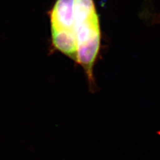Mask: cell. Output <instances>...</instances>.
<instances>
[{"label":"cell","instance_id":"1","mask_svg":"<svg viewBox=\"0 0 160 160\" xmlns=\"http://www.w3.org/2000/svg\"><path fill=\"white\" fill-rule=\"evenodd\" d=\"M77 62L83 68L91 91L96 90L94 68L99 57L102 33L94 0L75 1Z\"/></svg>","mask_w":160,"mask_h":160},{"label":"cell","instance_id":"2","mask_svg":"<svg viewBox=\"0 0 160 160\" xmlns=\"http://www.w3.org/2000/svg\"><path fill=\"white\" fill-rule=\"evenodd\" d=\"M75 0H56L48 12L51 30L50 52H60L77 61Z\"/></svg>","mask_w":160,"mask_h":160},{"label":"cell","instance_id":"3","mask_svg":"<svg viewBox=\"0 0 160 160\" xmlns=\"http://www.w3.org/2000/svg\"><path fill=\"white\" fill-rule=\"evenodd\" d=\"M158 20H159V21L160 22V17H158Z\"/></svg>","mask_w":160,"mask_h":160}]
</instances>
